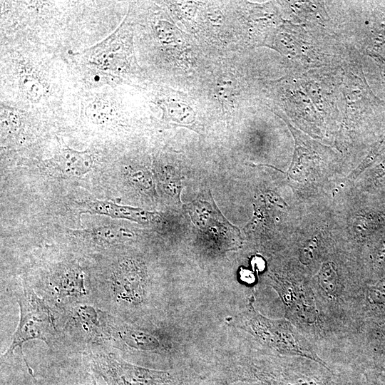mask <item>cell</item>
<instances>
[{
    "instance_id": "obj_15",
    "label": "cell",
    "mask_w": 385,
    "mask_h": 385,
    "mask_svg": "<svg viewBox=\"0 0 385 385\" xmlns=\"http://www.w3.org/2000/svg\"><path fill=\"white\" fill-rule=\"evenodd\" d=\"M375 260L380 265L385 262V236L379 242L376 252Z\"/></svg>"
},
{
    "instance_id": "obj_16",
    "label": "cell",
    "mask_w": 385,
    "mask_h": 385,
    "mask_svg": "<svg viewBox=\"0 0 385 385\" xmlns=\"http://www.w3.org/2000/svg\"><path fill=\"white\" fill-rule=\"evenodd\" d=\"M253 268L257 271H262L265 268V261L259 257H255L252 262Z\"/></svg>"
},
{
    "instance_id": "obj_19",
    "label": "cell",
    "mask_w": 385,
    "mask_h": 385,
    "mask_svg": "<svg viewBox=\"0 0 385 385\" xmlns=\"http://www.w3.org/2000/svg\"><path fill=\"white\" fill-rule=\"evenodd\" d=\"M79 385H98L97 382L96 380H93V379H91L90 381H88L85 383H82Z\"/></svg>"
},
{
    "instance_id": "obj_4",
    "label": "cell",
    "mask_w": 385,
    "mask_h": 385,
    "mask_svg": "<svg viewBox=\"0 0 385 385\" xmlns=\"http://www.w3.org/2000/svg\"><path fill=\"white\" fill-rule=\"evenodd\" d=\"M192 222L205 232L213 235L227 246L237 245L238 228L231 225L218 210L212 196L209 200L199 197L185 205Z\"/></svg>"
},
{
    "instance_id": "obj_3",
    "label": "cell",
    "mask_w": 385,
    "mask_h": 385,
    "mask_svg": "<svg viewBox=\"0 0 385 385\" xmlns=\"http://www.w3.org/2000/svg\"><path fill=\"white\" fill-rule=\"evenodd\" d=\"M250 323L252 332L264 342L281 351L307 356L326 366L325 363L302 342L297 333L287 322L270 320L255 314Z\"/></svg>"
},
{
    "instance_id": "obj_7",
    "label": "cell",
    "mask_w": 385,
    "mask_h": 385,
    "mask_svg": "<svg viewBox=\"0 0 385 385\" xmlns=\"http://www.w3.org/2000/svg\"><path fill=\"white\" fill-rule=\"evenodd\" d=\"M83 212L104 215L114 218L127 219L138 223L146 224L159 220L157 212L140 208L120 205L112 201L93 200L84 202Z\"/></svg>"
},
{
    "instance_id": "obj_20",
    "label": "cell",
    "mask_w": 385,
    "mask_h": 385,
    "mask_svg": "<svg viewBox=\"0 0 385 385\" xmlns=\"http://www.w3.org/2000/svg\"><path fill=\"white\" fill-rule=\"evenodd\" d=\"M379 327H380L382 333L385 335V322H381L379 324Z\"/></svg>"
},
{
    "instance_id": "obj_9",
    "label": "cell",
    "mask_w": 385,
    "mask_h": 385,
    "mask_svg": "<svg viewBox=\"0 0 385 385\" xmlns=\"http://www.w3.org/2000/svg\"><path fill=\"white\" fill-rule=\"evenodd\" d=\"M106 332L111 335L117 334L127 345L143 350H154L159 346L158 340L140 329L125 325H107Z\"/></svg>"
},
{
    "instance_id": "obj_18",
    "label": "cell",
    "mask_w": 385,
    "mask_h": 385,
    "mask_svg": "<svg viewBox=\"0 0 385 385\" xmlns=\"http://www.w3.org/2000/svg\"><path fill=\"white\" fill-rule=\"evenodd\" d=\"M241 277L242 279L248 283H252L255 281V276L254 274L247 270H243L241 272Z\"/></svg>"
},
{
    "instance_id": "obj_8",
    "label": "cell",
    "mask_w": 385,
    "mask_h": 385,
    "mask_svg": "<svg viewBox=\"0 0 385 385\" xmlns=\"http://www.w3.org/2000/svg\"><path fill=\"white\" fill-rule=\"evenodd\" d=\"M54 294L59 299H78L87 294L83 271L77 267L64 270L53 286Z\"/></svg>"
},
{
    "instance_id": "obj_5",
    "label": "cell",
    "mask_w": 385,
    "mask_h": 385,
    "mask_svg": "<svg viewBox=\"0 0 385 385\" xmlns=\"http://www.w3.org/2000/svg\"><path fill=\"white\" fill-rule=\"evenodd\" d=\"M145 272L144 267L133 259H124L114 267L111 277V289L120 302L137 304L144 294Z\"/></svg>"
},
{
    "instance_id": "obj_2",
    "label": "cell",
    "mask_w": 385,
    "mask_h": 385,
    "mask_svg": "<svg viewBox=\"0 0 385 385\" xmlns=\"http://www.w3.org/2000/svg\"><path fill=\"white\" fill-rule=\"evenodd\" d=\"M92 362L106 385H183L168 371L133 365L113 354H95Z\"/></svg>"
},
{
    "instance_id": "obj_14",
    "label": "cell",
    "mask_w": 385,
    "mask_h": 385,
    "mask_svg": "<svg viewBox=\"0 0 385 385\" xmlns=\"http://www.w3.org/2000/svg\"><path fill=\"white\" fill-rule=\"evenodd\" d=\"M318 250V240L314 237L309 240L302 249L300 260L304 265H308L314 259Z\"/></svg>"
},
{
    "instance_id": "obj_11",
    "label": "cell",
    "mask_w": 385,
    "mask_h": 385,
    "mask_svg": "<svg viewBox=\"0 0 385 385\" xmlns=\"http://www.w3.org/2000/svg\"><path fill=\"white\" fill-rule=\"evenodd\" d=\"M113 111L112 103L105 98H99L88 104L85 113L90 121L103 124L111 119Z\"/></svg>"
},
{
    "instance_id": "obj_10",
    "label": "cell",
    "mask_w": 385,
    "mask_h": 385,
    "mask_svg": "<svg viewBox=\"0 0 385 385\" xmlns=\"http://www.w3.org/2000/svg\"><path fill=\"white\" fill-rule=\"evenodd\" d=\"M123 229L112 225L99 226L78 231L83 237L98 245H111L126 235Z\"/></svg>"
},
{
    "instance_id": "obj_6",
    "label": "cell",
    "mask_w": 385,
    "mask_h": 385,
    "mask_svg": "<svg viewBox=\"0 0 385 385\" xmlns=\"http://www.w3.org/2000/svg\"><path fill=\"white\" fill-rule=\"evenodd\" d=\"M48 163L61 175L78 178L91 170L93 158L88 151H78L63 145L59 148L53 158L48 160Z\"/></svg>"
},
{
    "instance_id": "obj_1",
    "label": "cell",
    "mask_w": 385,
    "mask_h": 385,
    "mask_svg": "<svg viewBox=\"0 0 385 385\" xmlns=\"http://www.w3.org/2000/svg\"><path fill=\"white\" fill-rule=\"evenodd\" d=\"M18 304L19 321L4 356H9L19 347L23 359L31 373L24 356V344L30 340L38 339L48 346H52L57 338L56 329L52 314L46 302L26 284H24L22 292L19 296Z\"/></svg>"
},
{
    "instance_id": "obj_12",
    "label": "cell",
    "mask_w": 385,
    "mask_h": 385,
    "mask_svg": "<svg viewBox=\"0 0 385 385\" xmlns=\"http://www.w3.org/2000/svg\"><path fill=\"white\" fill-rule=\"evenodd\" d=\"M318 280L320 287L328 295H336L338 288V274L333 262H327L322 265L319 271Z\"/></svg>"
},
{
    "instance_id": "obj_17",
    "label": "cell",
    "mask_w": 385,
    "mask_h": 385,
    "mask_svg": "<svg viewBox=\"0 0 385 385\" xmlns=\"http://www.w3.org/2000/svg\"><path fill=\"white\" fill-rule=\"evenodd\" d=\"M373 175V178L376 180L385 177V160L376 168V170Z\"/></svg>"
},
{
    "instance_id": "obj_13",
    "label": "cell",
    "mask_w": 385,
    "mask_h": 385,
    "mask_svg": "<svg viewBox=\"0 0 385 385\" xmlns=\"http://www.w3.org/2000/svg\"><path fill=\"white\" fill-rule=\"evenodd\" d=\"M20 88L25 97L33 102H38L44 95V88L41 81L31 74L20 77Z\"/></svg>"
}]
</instances>
